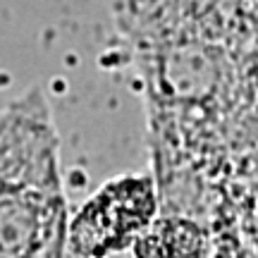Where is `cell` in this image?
Segmentation results:
<instances>
[{
  "label": "cell",
  "instance_id": "cell-1",
  "mask_svg": "<svg viewBox=\"0 0 258 258\" xmlns=\"http://www.w3.org/2000/svg\"><path fill=\"white\" fill-rule=\"evenodd\" d=\"M67 237L55 132L43 103H17L0 120V258H62Z\"/></svg>",
  "mask_w": 258,
  "mask_h": 258
},
{
  "label": "cell",
  "instance_id": "cell-3",
  "mask_svg": "<svg viewBox=\"0 0 258 258\" xmlns=\"http://www.w3.org/2000/svg\"><path fill=\"white\" fill-rule=\"evenodd\" d=\"M203 230L184 218L153 220L134 241L137 258H203Z\"/></svg>",
  "mask_w": 258,
  "mask_h": 258
},
{
  "label": "cell",
  "instance_id": "cell-2",
  "mask_svg": "<svg viewBox=\"0 0 258 258\" xmlns=\"http://www.w3.org/2000/svg\"><path fill=\"white\" fill-rule=\"evenodd\" d=\"M156 184L144 175L120 177L93 194L70 222L67 246L79 258H105L127 249L156 218Z\"/></svg>",
  "mask_w": 258,
  "mask_h": 258
}]
</instances>
